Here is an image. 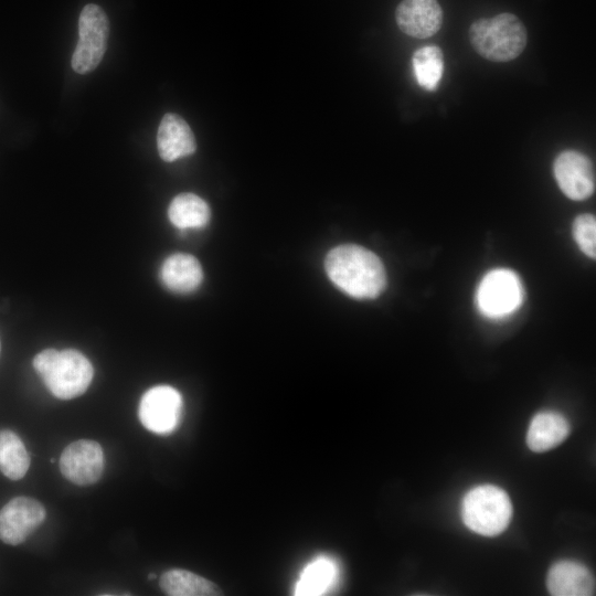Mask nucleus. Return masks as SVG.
Segmentation results:
<instances>
[{
	"instance_id": "nucleus-1",
	"label": "nucleus",
	"mask_w": 596,
	"mask_h": 596,
	"mask_svg": "<svg viewBox=\"0 0 596 596\" xmlns=\"http://www.w3.org/2000/svg\"><path fill=\"white\" fill-rule=\"evenodd\" d=\"M324 267L330 280L343 292L356 299H373L386 286L382 260L371 251L355 244L332 248Z\"/></svg>"
},
{
	"instance_id": "nucleus-2",
	"label": "nucleus",
	"mask_w": 596,
	"mask_h": 596,
	"mask_svg": "<svg viewBox=\"0 0 596 596\" xmlns=\"http://www.w3.org/2000/svg\"><path fill=\"white\" fill-rule=\"evenodd\" d=\"M33 368L47 390L60 400L82 395L94 376L89 360L74 349H45L34 356Z\"/></svg>"
},
{
	"instance_id": "nucleus-3",
	"label": "nucleus",
	"mask_w": 596,
	"mask_h": 596,
	"mask_svg": "<svg viewBox=\"0 0 596 596\" xmlns=\"http://www.w3.org/2000/svg\"><path fill=\"white\" fill-rule=\"evenodd\" d=\"M469 40L475 51L492 62H508L518 57L528 41L522 21L509 12L493 18H481L471 23Z\"/></svg>"
},
{
	"instance_id": "nucleus-4",
	"label": "nucleus",
	"mask_w": 596,
	"mask_h": 596,
	"mask_svg": "<svg viewBox=\"0 0 596 596\" xmlns=\"http://www.w3.org/2000/svg\"><path fill=\"white\" fill-rule=\"evenodd\" d=\"M512 503L508 493L493 485L471 488L461 502L465 525L482 536H496L510 523Z\"/></svg>"
},
{
	"instance_id": "nucleus-5",
	"label": "nucleus",
	"mask_w": 596,
	"mask_h": 596,
	"mask_svg": "<svg viewBox=\"0 0 596 596\" xmlns=\"http://www.w3.org/2000/svg\"><path fill=\"white\" fill-rule=\"evenodd\" d=\"M522 301V283L513 270L507 268H497L487 273L476 291L478 310L490 319L510 316L519 309Z\"/></svg>"
},
{
	"instance_id": "nucleus-6",
	"label": "nucleus",
	"mask_w": 596,
	"mask_h": 596,
	"mask_svg": "<svg viewBox=\"0 0 596 596\" xmlns=\"http://www.w3.org/2000/svg\"><path fill=\"white\" fill-rule=\"evenodd\" d=\"M109 23L97 4L85 6L78 19V42L72 56V67L78 74L95 70L107 49Z\"/></svg>"
},
{
	"instance_id": "nucleus-7",
	"label": "nucleus",
	"mask_w": 596,
	"mask_h": 596,
	"mask_svg": "<svg viewBox=\"0 0 596 596\" xmlns=\"http://www.w3.org/2000/svg\"><path fill=\"white\" fill-rule=\"evenodd\" d=\"M182 409L183 400L178 390L169 385H157L141 396L138 417L151 433L168 435L179 426Z\"/></svg>"
},
{
	"instance_id": "nucleus-8",
	"label": "nucleus",
	"mask_w": 596,
	"mask_h": 596,
	"mask_svg": "<svg viewBox=\"0 0 596 596\" xmlns=\"http://www.w3.org/2000/svg\"><path fill=\"white\" fill-rule=\"evenodd\" d=\"M58 467L68 481L77 486L93 485L104 471L103 448L91 439L73 441L61 454Z\"/></svg>"
},
{
	"instance_id": "nucleus-9",
	"label": "nucleus",
	"mask_w": 596,
	"mask_h": 596,
	"mask_svg": "<svg viewBox=\"0 0 596 596\" xmlns=\"http://www.w3.org/2000/svg\"><path fill=\"white\" fill-rule=\"evenodd\" d=\"M45 508L30 497H15L0 510V539L10 545L24 542L44 521Z\"/></svg>"
},
{
	"instance_id": "nucleus-10",
	"label": "nucleus",
	"mask_w": 596,
	"mask_h": 596,
	"mask_svg": "<svg viewBox=\"0 0 596 596\" xmlns=\"http://www.w3.org/2000/svg\"><path fill=\"white\" fill-rule=\"evenodd\" d=\"M553 173L561 191L571 200L588 199L595 190V173L589 158L577 150H564L555 158Z\"/></svg>"
},
{
	"instance_id": "nucleus-11",
	"label": "nucleus",
	"mask_w": 596,
	"mask_h": 596,
	"mask_svg": "<svg viewBox=\"0 0 596 596\" xmlns=\"http://www.w3.org/2000/svg\"><path fill=\"white\" fill-rule=\"evenodd\" d=\"M402 32L426 39L436 34L443 24V10L437 0H402L395 11Z\"/></svg>"
},
{
	"instance_id": "nucleus-12",
	"label": "nucleus",
	"mask_w": 596,
	"mask_h": 596,
	"mask_svg": "<svg viewBox=\"0 0 596 596\" xmlns=\"http://www.w3.org/2000/svg\"><path fill=\"white\" fill-rule=\"evenodd\" d=\"M546 587L553 596H590L595 594V578L582 563L562 560L549 570Z\"/></svg>"
},
{
	"instance_id": "nucleus-13",
	"label": "nucleus",
	"mask_w": 596,
	"mask_h": 596,
	"mask_svg": "<svg viewBox=\"0 0 596 596\" xmlns=\"http://www.w3.org/2000/svg\"><path fill=\"white\" fill-rule=\"evenodd\" d=\"M157 147L163 161L172 162L192 155L196 149L195 138L187 121L177 114H166L157 132Z\"/></svg>"
},
{
	"instance_id": "nucleus-14",
	"label": "nucleus",
	"mask_w": 596,
	"mask_h": 596,
	"mask_svg": "<svg viewBox=\"0 0 596 596\" xmlns=\"http://www.w3.org/2000/svg\"><path fill=\"white\" fill-rule=\"evenodd\" d=\"M570 423L555 411L535 414L526 433V445L534 453H543L558 446L570 434Z\"/></svg>"
},
{
	"instance_id": "nucleus-15",
	"label": "nucleus",
	"mask_w": 596,
	"mask_h": 596,
	"mask_svg": "<svg viewBox=\"0 0 596 596\" xmlns=\"http://www.w3.org/2000/svg\"><path fill=\"white\" fill-rule=\"evenodd\" d=\"M160 278L169 290L177 294H189L201 285L203 272L200 262L194 256L177 253L163 262Z\"/></svg>"
},
{
	"instance_id": "nucleus-16",
	"label": "nucleus",
	"mask_w": 596,
	"mask_h": 596,
	"mask_svg": "<svg viewBox=\"0 0 596 596\" xmlns=\"http://www.w3.org/2000/svg\"><path fill=\"white\" fill-rule=\"evenodd\" d=\"M339 579V564L331 557L320 556L304 568L294 594L299 596L324 595L336 588Z\"/></svg>"
},
{
	"instance_id": "nucleus-17",
	"label": "nucleus",
	"mask_w": 596,
	"mask_h": 596,
	"mask_svg": "<svg viewBox=\"0 0 596 596\" xmlns=\"http://www.w3.org/2000/svg\"><path fill=\"white\" fill-rule=\"evenodd\" d=\"M160 588L170 596H217L221 588L195 573L187 570L173 568L160 576Z\"/></svg>"
},
{
	"instance_id": "nucleus-18",
	"label": "nucleus",
	"mask_w": 596,
	"mask_h": 596,
	"mask_svg": "<svg viewBox=\"0 0 596 596\" xmlns=\"http://www.w3.org/2000/svg\"><path fill=\"white\" fill-rule=\"evenodd\" d=\"M170 222L181 230L204 227L211 216L207 203L193 193H181L168 209Z\"/></svg>"
},
{
	"instance_id": "nucleus-19",
	"label": "nucleus",
	"mask_w": 596,
	"mask_h": 596,
	"mask_svg": "<svg viewBox=\"0 0 596 596\" xmlns=\"http://www.w3.org/2000/svg\"><path fill=\"white\" fill-rule=\"evenodd\" d=\"M30 467V456L20 437L12 430H0V470L11 480L22 479Z\"/></svg>"
},
{
	"instance_id": "nucleus-20",
	"label": "nucleus",
	"mask_w": 596,
	"mask_h": 596,
	"mask_svg": "<svg viewBox=\"0 0 596 596\" xmlns=\"http://www.w3.org/2000/svg\"><path fill=\"white\" fill-rule=\"evenodd\" d=\"M413 70L418 85L426 91H435L444 73V55L436 45H426L414 52Z\"/></svg>"
},
{
	"instance_id": "nucleus-21",
	"label": "nucleus",
	"mask_w": 596,
	"mask_h": 596,
	"mask_svg": "<svg viewBox=\"0 0 596 596\" xmlns=\"http://www.w3.org/2000/svg\"><path fill=\"white\" fill-rule=\"evenodd\" d=\"M573 235L581 251L590 258L596 254V220L588 213L578 215L573 223Z\"/></svg>"
},
{
	"instance_id": "nucleus-22",
	"label": "nucleus",
	"mask_w": 596,
	"mask_h": 596,
	"mask_svg": "<svg viewBox=\"0 0 596 596\" xmlns=\"http://www.w3.org/2000/svg\"><path fill=\"white\" fill-rule=\"evenodd\" d=\"M155 578H156V575L153 573H149L148 579L151 581V579H155Z\"/></svg>"
}]
</instances>
